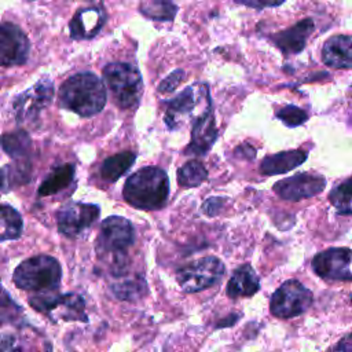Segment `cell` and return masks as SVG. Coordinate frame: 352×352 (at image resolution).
<instances>
[{
  "label": "cell",
  "mask_w": 352,
  "mask_h": 352,
  "mask_svg": "<svg viewBox=\"0 0 352 352\" xmlns=\"http://www.w3.org/2000/svg\"><path fill=\"white\" fill-rule=\"evenodd\" d=\"M106 100L107 94L102 80L91 72H81L72 76L59 89V103L62 107L81 117L98 114L104 107Z\"/></svg>",
  "instance_id": "6da1fadb"
},
{
  "label": "cell",
  "mask_w": 352,
  "mask_h": 352,
  "mask_svg": "<svg viewBox=\"0 0 352 352\" xmlns=\"http://www.w3.org/2000/svg\"><path fill=\"white\" fill-rule=\"evenodd\" d=\"M122 195L133 208L143 210L161 209L169 197L168 175L158 166H144L126 179Z\"/></svg>",
  "instance_id": "7a4b0ae2"
},
{
  "label": "cell",
  "mask_w": 352,
  "mask_h": 352,
  "mask_svg": "<svg viewBox=\"0 0 352 352\" xmlns=\"http://www.w3.org/2000/svg\"><path fill=\"white\" fill-rule=\"evenodd\" d=\"M135 242V228L132 223L121 216H110L100 224L96 238V253L110 263L114 274H122L128 249Z\"/></svg>",
  "instance_id": "3957f363"
},
{
  "label": "cell",
  "mask_w": 352,
  "mask_h": 352,
  "mask_svg": "<svg viewBox=\"0 0 352 352\" xmlns=\"http://www.w3.org/2000/svg\"><path fill=\"white\" fill-rule=\"evenodd\" d=\"M164 122L169 129H179L186 122H194L209 109H212L209 87L205 82H194L192 85L184 88L173 99L164 102Z\"/></svg>",
  "instance_id": "277c9868"
},
{
  "label": "cell",
  "mask_w": 352,
  "mask_h": 352,
  "mask_svg": "<svg viewBox=\"0 0 352 352\" xmlns=\"http://www.w3.org/2000/svg\"><path fill=\"white\" fill-rule=\"evenodd\" d=\"M62 278V268L56 258L38 254L22 261L14 271L12 280L22 290L54 292Z\"/></svg>",
  "instance_id": "5b68a950"
},
{
  "label": "cell",
  "mask_w": 352,
  "mask_h": 352,
  "mask_svg": "<svg viewBox=\"0 0 352 352\" xmlns=\"http://www.w3.org/2000/svg\"><path fill=\"white\" fill-rule=\"evenodd\" d=\"M103 78L118 107L129 109L139 103L143 81L139 69L126 62H113L104 66Z\"/></svg>",
  "instance_id": "8992f818"
},
{
  "label": "cell",
  "mask_w": 352,
  "mask_h": 352,
  "mask_svg": "<svg viewBox=\"0 0 352 352\" xmlns=\"http://www.w3.org/2000/svg\"><path fill=\"white\" fill-rule=\"evenodd\" d=\"M314 302V296L300 280L283 282L271 296V314L280 319H290L304 314Z\"/></svg>",
  "instance_id": "52a82bcc"
},
{
  "label": "cell",
  "mask_w": 352,
  "mask_h": 352,
  "mask_svg": "<svg viewBox=\"0 0 352 352\" xmlns=\"http://www.w3.org/2000/svg\"><path fill=\"white\" fill-rule=\"evenodd\" d=\"M224 264L213 256L202 257L176 272V279L186 293L202 292L217 282L224 275Z\"/></svg>",
  "instance_id": "ba28073f"
},
{
  "label": "cell",
  "mask_w": 352,
  "mask_h": 352,
  "mask_svg": "<svg viewBox=\"0 0 352 352\" xmlns=\"http://www.w3.org/2000/svg\"><path fill=\"white\" fill-rule=\"evenodd\" d=\"M29 304L34 309L48 315L55 311H60L59 316L65 320H87V315L84 312L85 302L78 294L74 293L55 294L52 292H44L33 296L29 300Z\"/></svg>",
  "instance_id": "9c48e42d"
},
{
  "label": "cell",
  "mask_w": 352,
  "mask_h": 352,
  "mask_svg": "<svg viewBox=\"0 0 352 352\" xmlns=\"http://www.w3.org/2000/svg\"><path fill=\"white\" fill-rule=\"evenodd\" d=\"M100 208L95 204L70 202L58 212V230L67 238H77L99 217Z\"/></svg>",
  "instance_id": "30bf717a"
},
{
  "label": "cell",
  "mask_w": 352,
  "mask_h": 352,
  "mask_svg": "<svg viewBox=\"0 0 352 352\" xmlns=\"http://www.w3.org/2000/svg\"><path fill=\"white\" fill-rule=\"evenodd\" d=\"M312 270L323 279L349 282L352 278L349 248H331L318 253L312 258Z\"/></svg>",
  "instance_id": "8fae6325"
},
{
  "label": "cell",
  "mask_w": 352,
  "mask_h": 352,
  "mask_svg": "<svg viewBox=\"0 0 352 352\" xmlns=\"http://www.w3.org/2000/svg\"><path fill=\"white\" fill-rule=\"evenodd\" d=\"M326 179L314 173H297L274 184V191L286 201H301L322 192Z\"/></svg>",
  "instance_id": "7c38bea8"
},
{
  "label": "cell",
  "mask_w": 352,
  "mask_h": 352,
  "mask_svg": "<svg viewBox=\"0 0 352 352\" xmlns=\"http://www.w3.org/2000/svg\"><path fill=\"white\" fill-rule=\"evenodd\" d=\"M26 34L12 23L0 25V66L22 65L29 55Z\"/></svg>",
  "instance_id": "4fadbf2b"
},
{
  "label": "cell",
  "mask_w": 352,
  "mask_h": 352,
  "mask_svg": "<svg viewBox=\"0 0 352 352\" xmlns=\"http://www.w3.org/2000/svg\"><path fill=\"white\" fill-rule=\"evenodd\" d=\"M54 87L51 80L43 78L37 81L30 89L25 91L15 100V110L19 120L36 118L40 111L51 102Z\"/></svg>",
  "instance_id": "5bb4252c"
},
{
  "label": "cell",
  "mask_w": 352,
  "mask_h": 352,
  "mask_svg": "<svg viewBox=\"0 0 352 352\" xmlns=\"http://www.w3.org/2000/svg\"><path fill=\"white\" fill-rule=\"evenodd\" d=\"M217 128L214 122L213 110L209 109L204 116L194 121L191 129V142L186 147L184 153L188 155H204L206 154L217 139Z\"/></svg>",
  "instance_id": "9a60e30c"
},
{
  "label": "cell",
  "mask_w": 352,
  "mask_h": 352,
  "mask_svg": "<svg viewBox=\"0 0 352 352\" xmlns=\"http://www.w3.org/2000/svg\"><path fill=\"white\" fill-rule=\"evenodd\" d=\"M107 16L102 7L81 8L70 21V36L76 40L95 37L103 28Z\"/></svg>",
  "instance_id": "2e32d148"
},
{
  "label": "cell",
  "mask_w": 352,
  "mask_h": 352,
  "mask_svg": "<svg viewBox=\"0 0 352 352\" xmlns=\"http://www.w3.org/2000/svg\"><path fill=\"white\" fill-rule=\"evenodd\" d=\"M314 29H315L314 21L307 18L286 30L272 34L271 40L283 54L286 55L298 54L304 50L307 44V38L312 34Z\"/></svg>",
  "instance_id": "e0dca14e"
},
{
  "label": "cell",
  "mask_w": 352,
  "mask_h": 352,
  "mask_svg": "<svg viewBox=\"0 0 352 352\" xmlns=\"http://www.w3.org/2000/svg\"><path fill=\"white\" fill-rule=\"evenodd\" d=\"M351 36L340 34L330 37L322 48V59L331 69H351Z\"/></svg>",
  "instance_id": "ac0fdd59"
},
{
  "label": "cell",
  "mask_w": 352,
  "mask_h": 352,
  "mask_svg": "<svg viewBox=\"0 0 352 352\" xmlns=\"http://www.w3.org/2000/svg\"><path fill=\"white\" fill-rule=\"evenodd\" d=\"M260 289V280L250 264H242L238 267L227 283L226 293L230 298L250 297Z\"/></svg>",
  "instance_id": "d6986e66"
},
{
  "label": "cell",
  "mask_w": 352,
  "mask_h": 352,
  "mask_svg": "<svg viewBox=\"0 0 352 352\" xmlns=\"http://www.w3.org/2000/svg\"><path fill=\"white\" fill-rule=\"evenodd\" d=\"M308 157V151L305 150H289L280 151L272 155L265 157L260 164V170L265 175H280L296 169Z\"/></svg>",
  "instance_id": "ffe728a7"
},
{
  "label": "cell",
  "mask_w": 352,
  "mask_h": 352,
  "mask_svg": "<svg viewBox=\"0 0 352 352\" xmlns=\"http://www.w3.org/2000/svg\"><path fill=\"white\" fill-rule=\"evenodd\" d=\"M135 158L136 155L132 151H122L106 158L99 169L100 177L110 183L117 182L124 173H126V170H129L135 162Z\"/></svg>",
  "instance_id": "44dd1931"
},
{
  "label": "cell",
  "mask_w": 352,
  "mask_h": 352,
  "mask_svg": "<svg viewBox=\"0 0 352 352\" xmlns=\"http://www.w3.org/2000/svg\"><path fill=\"white\" fill-rule=\"evenodd\" d=\"M73 177L74 166L72 164H63L60 166H56L38 187V195L47 197L59 192L73 182Z\"/></svg>",
  "instance_id": "7402d4cb"
},
{
  "label": "cell",
  "mask_w": 352,
  "mask_h": 352,
  "mask_svg": "<svg viewBox=\"0 0 352 352\" xmlns=\"http://www.w3.org/2000/svg\"><path fill=\"white\" fill-rule=\"evenodd\" d=\"M23 228L21 214L8 205H0V241L16 239Z\"/></svg>",
  "instance_id": "603a6c76"
},
{
  "label": "cell",
  "mask_w": 352,
  "mask_h": 352,
  "mask_svg": "<svg viewBox=\"0 0 352 352\" xmlns=\"http://www.w3.org/2000/svg\"><path fill=\"white\" fill-rule=\"evenodd\" d=\"M140 12L155 21H172L177 12V6L172 0H143Z\"/></svg>",
  "instance_id": "cb8c5ba5"
},
{
  "label": "cell",
  "mask_w": 352,
  "mask_h": 352,
  "mask_svg": "<svg viewBox=\"0 0 352 352\" xmlns=\"http://www.w3.org/2000/svg\"><path fill=\"white\" fill-rule=\"evenodd\" d=\"M208 177V170L202 165V162L197 160H191L182 165L177 170V182L182 187H197Z\"/></svg>",
  "instance_id": "d4e9b609"
},
{
  "label": "cell",
  "mask_w": 352,
  "mask_h": 352,
  "mask_svg": "<svg viewBox=\"0 0 352 352\" xmlns=\"http://www.w3.org/2000/svg\"><path fill=\"white\" fill-rule=\"evenodd\" d=\"M1 146L10 157L21 158L29 153L32 142L25 131H15L1 138Z\"/></svg>",
  "instance_id": "484cf974"
},
{
  "label": "cell",
  "mask_w": 352,
  "mask_h": 352,
  "mask_svg": "<svg viewBox=\"0 0 352 352\" xmlns=\"http://www.w3.org/2000/svg\"><path fill=\"white\" fill-rule=\"evenodd\" d=\"M146 282L144 278L140 275L133 276L131 279L120 280L111 286V290L114 296L120 300H133L138 297H142L146 292Z\"/></svg>",
  "instance_id": "4316f807"
},
{
  "label": "cell",
  "mask_w": 352,
  "mask_h": 352,
  "mask_svg": "<svg viewBox=\"0 0 352 352\" xmlns=\"http://www.w3.org/2000/svg\"><path fill=\"white\" fill-rule=\"evenodd\" d=\"M329 199L338 213L346 216L351 214V180L346 179L345 182L336 186L331 190Z\"/></svg>",
  "instance_id": "83f0119b"
},
{
  "label": "cell",
  "mask_w": 352,
  "mask_h": 352,
  "mask_svg": "<svg viewBox=\"0 0 352 352\" xmlns=\"http://www.w3.org/2000/svg\"><path fill=\"white\" fill-rule=\"evenodd\" d=\"M276 118H279L285 125L293 128L304 124L308 120V114L294 104H286L276 111Z\"/></svg>",
  "instance_id": "f1b7e54d"
},
{
  "label": "cell",
  "mask_w": 352,
  "mask_h": 352,
  "mask_svg": "<svg viewBox=\"0 0 352 352\" xmlns=\"http://www.w3.org/2000/svg\"><path fill=\"white\" fill-rule=\"evenodd\" d=\"M21 314V307L16 305L7 292L0 287V326L12 322Z\"/></svg>",
  "instance_id": "f546056e"
},
{
  "label": "cell",
  "mask_w": 352,
  "mask_h": 352,
  "mask_svg": "<svg viewBox=\"0 0 352 352\" xmlns=\"http://www.w3.org/2000/svg\"><path fill=\"white\" fill-rule=\"evenodd\" d=\"M183 78H184V72L180 70V69L175 70L168 77H165L162 80V82L158 85V91H161V92H173Z\"/></svg>",
  "instance_id": "4dcf8cb0"
},
{
  "label": "cell",
  "mask_w": 352,
  "mask_h": 352,
  "mask_svg": "<svg viewBox=\"0 0 352 352\" xmlns=\"http://www.w3.org/2000/svg\"><path fill=\"white\" fill-rule=\"evenodd\" d=\"M0 352H25L19 340L8 333L0 334Z\"/></svg>",
  "instance_id": "1f68e13d"
},
{
  "label": "cell",
  "mask_w": 352,
  "mask_h": 352,
  "mask_svg": "<svg viewBox=\"0 0 352 352\" xmlns=\"http://www.w3.org/2000/svg\"><path fill=\"white\" fill-rule=\"evenodd\" d=\"M235 1L252 8H270V7L280 6L285 0H235Z\"/></svg>",
  "instance_id": "d6a6232c"
},
{
  "label": "cell",
  "mask_w": 352,
  "mask_h": 352,
  "mask_svg": "<svg viewBox=\"0 0 352 352\" xmlns=\"http://www.w3.org/2000/svg\"><path fill=\"white\" fill-rule=\"evenodd\" d=\"M223 202L224 199L223 198H219V197H213V198H209L204 202L202 205V210L205 214L208 216H214L220 212L221 206H223Z\"/></svg>",
  "instance_id": "836d02e7"
},
{
  "label": "cell",
  "mask_w": 352,
  "mask_h": 352,
  "mask_svg": "<svg viewBox=\"0 0 352 352\" xmlns=\"http://www.w3.org/2000/svg\"><path fill=\"white\" fill-rule=\"evenodd\" d=\"M327 352H352V338H351V334H346L344 338H341Z\"/></svg>",
  "instance_id": "e575fe53"
},
{
  "label": "cell",
  "mask_w": 352,
  "mask_h": 352,
  "mask_svg": "<svg viewBox=\"0 0 352 352\" xmlns=\"http://www.w3.org/2000/svg\"><path fill=\"white\" fill-rule=\"evenodd\" d=\"M11 186V182L8 179V175L6 172V169H0V194L7 191Z\"/></svg>",
  "instance_id": "d590c367"
}]
</instances>
